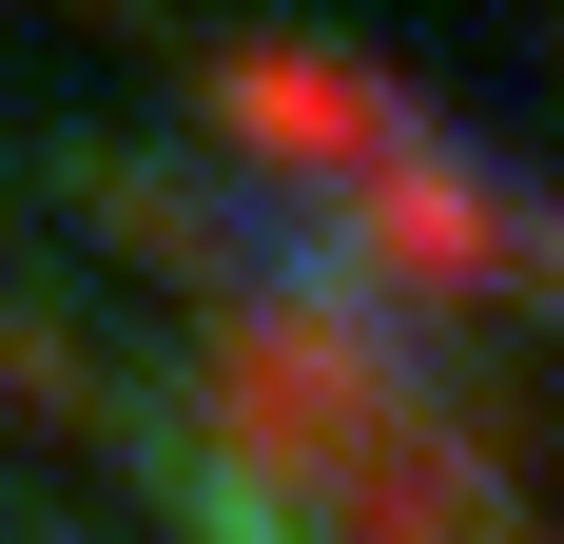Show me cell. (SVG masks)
<instances>
[{"label": "cell", "mask_w": 564, "mask_h": 544, "mask_svg": "<svg viewBox=\"0 0 564 544\" xmlns=\"http://www.w3.org/2000/svg\"><path fill=\"white\" fill-rule=\"evenodd\" d=\"M195 117L312 215V272H370L390 312H525V292L564 312V195L487 175L409 78H370L332 40H234L195 78Z\"/></svg>", "instance_id": "obj_1"}, {"label": "cell", "mask_w": 564, "mask_h": 544, "mask_svg": "<svg viewBox=\"0 0 564 544\" xmlns=\"http://www.w3.org/2000/svg\"><path fill=\"white\" fill-rule=\"evenodd\" d=\"M195 389H215V467L273 505L292 544H525L507 467L467 447V409L409 370L350 292L234 272L195 312Z\"/></svg>", "instance_id": "obj_2"}]
</instances>
